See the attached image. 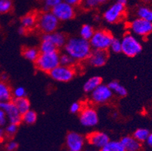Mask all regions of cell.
<instances>
[{
    "instance_id": "6da1fadb",
    "label": "cell",
    "mask_w": 152,
    "mask_h": 151,
    "mask_svg": "<svg viewBox=\"0 0 152 151\" xmlns=\"http://www.w3.org/2000/svg\"><path fill=\"white\" fill-rule=\"evenodd\" d=\"M64 48L66 54L70 55L75 61L88 60L92 52L89 41L80 36L68 39Z\"/></svg>"
},
{
    "instance_id": "7a4b0ae2",
    "label": "cell",
    "mask_w": 152,
    "mask_h": 151,
    "mask_svg": "<svg viewBox=\"0 0 152 151\" xmlns=\"http://www.w3.org/2000/svg\"><path fill=\"white\" fill-rule=\"evenodd\" d=\"M60 55L58 51L49 53H40L35 61L37 68L43 73H49L60 65Z\"/></svg>"
},
{
    "instance_id": "3957f363",
    "label": "cell",
    "mask_w": 152,
    "mask_h": 151,
    "mask_svg": "<svg viewBox=\"0 0 152 151\" xmlns=\"http://www.w3.org/2000/svg\"><path fill=\"white\" fill-rule=\"evenodd\" d=\"M121 41V52L126 56L133 58L142 51V45L139 39L131 33H126Z\"/></svg>"
},
{
    "instance_id": "277c9868",
    "label": "cell",
    "mask_w": 152,
    "mask_h": 151,
    "mask_svg": "<svg viewBox=\"0 0 152 151\" xmlns=\"http://www.w3.org/2000/svg\"><path fill=\"white\" fill-rule=\"evenodd\" d=\"M114 37L110 31L107 30H99L95 31L93 36L89 40L93 50L107 51L110 48L112 40Z\"/></svg>"
},
{
    "instance_id": "5b68a950",
    "label": "cell",
    "mask_w": 152,
    "mask_h": 151,
    "mask_svg": "<svg viewBox=\"0 0 152 151\" xmlns=\"http://www.w3.org/2000/svg\"><path fill=\"white\" fill-rule=\"evenodd\" d=\"M58 26L59 20L52 12L47 11L37 17V27L44 34L55 32Z\"/></svg>"
},
{
    "instance_id": "8992f818",
    "label": "cell",
    "mask_w": 152,
    "mask_h": 151,
    "mask_svg": "<svg viewBox=\"0 0 152 151\" xmlns=\"http://www.w3.org/2000/svg\"><path fill=\"white\" fill-rule=\"evenodd\" d=\"M129 29L135 36L145 38L152 33V22L137 18L129 23Z\"/></svg>"
},
{
    "instance_id": "52a82bcc",
    "label": "cell",
    "mask_w": 152,
    "mask_h": 151,
    "mask_svg": "<svg viewBox=\"0 0 152 151\" xmlns=\"http://www.w3.org/2000/svg\"><path fill=\"white\" fill-rule=\"evenodd\" d=\"M51 78L60 82H67L75 77V69L71 66L59 65L49 73Z\"/></svg>"
},
{
    "instance_id": "ba28073f",
    "label": "cell",
    "mask_w": 152,
    "mask_h": 151,
    "mask_svg": "<svg viewBox=\"0 0 152 151\" xmlns=\"http://www.w3.org/2000/svg\"><path fill=\"white\" fill-rule=\"evenodd\" d=\"M52 12L54 14L59 21H67L73 19L75 17L74 6L62 1L56 6L52 8Z\"/></svg>"
},
{
    "instance_id": "9c48e42d",
    "label": "cell",
    "mask_w": 152,
    "mask_h": 151,
    "mask_svg": "<svg viewBox=\"0 0 152 151\" xmlns=\"http://www.w3.org/2000/svg\"><path fill=\"white\" fill-rule=\"evenodd\" d=\"M114 93L107 85H99L90 94V98L92 103L95 104H104L110 101Z\"/></svg>"
},
{
    "instance_id": "30bf717a",
    "label": "cell",
    "mask_w": 152,
    "mask_h": 151,
    "mask_svg": "<svg viewBox=\"0 0 152 151\" xmlns=\"http://www.w3.org/2000/svg\"><path fill=\"white\" fill-rule=\"evenodd\" d=\"M125 11L126 6L116 2L104 12L103 18L109 23H117L123 18Z\"/></svg>"
},
{
    "instance_id": "8fae6325",
    "label": "cell",
    "mask_w": 152,
    "mask_h": 151,
    "mask_svg": "<svg viewBox=\"0 0 152 151\" xmlns=\"http://www.w3.org/2000/svg\"><path fill=\"white\" fill-rule=\"evenodd\" d=\"M80 122L82 125L87 128L97 125L99 123V115L96 110L92 107H83L80 113Z\"/></svg>"
},
{
    "instance_id": "7c38bea8",
    "label": "cell",
    "mask_w": 152,
    "mask_h": 151,
    "mask_svg": "<svg viewBox=\"0 0 152 151\" xmlns=\"http://www.w3.org/2000/svg\"><path fill=\"white\" fill-rule=\"evenodd\" d=\"M0 108L5 112L7 116V120L9 123L20 125L22 122V115L18 111V108L15 106L14 101L0 102Z\"/></svg>"
},
{
    "instance_id": "4fadbf2b",
    "label": "cell",
    "mask_w": 152,
    "mask_h": 151,
    "mask_svg": "<svg viewBox=\"0 0 152 151\" xmlns=\"http://www.w3.org/2000/svg\"><path fill=\"white\" fill-rule=\"evenodd\" d=\"M86 139L81 134L76 131H70L65 138V144L70 151H83Z\"/></svg>"
},
{
    "instance_id": "5bb4252c",
    "label": "cell",
    "mask_w": 152,
    "mask_h": 151,
    "mask_svg": "<svg viewBox=\"0 0 152 151\" xmlns=\"http://www.w3.org/2000/svg\"><path fill=\"white\" fill-rule=\"evenodd\" d=\"M86 141L91 146L101 150L110 141L108 135L103 131H92L87 135Z\"/></svg>"
},
{
    "instance_id": "9a60e30c",
    "label": "cell",
    "mask_w": 152,
    "mask_h": 151,
    "mask_svg": "<svg viewBox=\"0 0 152 151\" xmlns=\"http://www.w3.org/2000/svg\"><path fill=\"white\" fill-rule=\"evenodd\" d=\"M107 59H108V53L107 51L93 50L87 61L90 66L101 67L105 65Z\"/></svg>"
},
{
    "instance_id": "2e32d148",
    "label": "cell",
    "mask_w": 152,
    "mask_h": 151,
    "mask_svg": "<svg viewBox=\"0 0 152 151\" xmlns=\"http://www.w3.org/2000/svg\"><path fill=\"white\" fill-rule=\"evenodd\" d=\"M42 39L50 41L51 42H52L56 46L57 48L64 46L67 40V38H66V36L64 33L57 31L53 32L52 33L44 34L43 36H42Z\"/></svg>"
},
{
    "instance_id": "e0dca14e",
    "label": "cell",
    "mask_w": 152,
    "mask_h": 151,
    "mask_svg": "<svg viewBox=\"0 0 152 151\" xmlns=\"http://www.w3.org/2000/svg\"><path fill=\"white\" fill-rule=\"evenodd\" d=\"M121 142L126 151H141L142 150V143L133 136L127 135L123 137L121 139Z\"/></svg>"
},
{
    "instance_id": "ac0fdd59",
    "label": "cell",
    "mask_w": 152,
    "mask_h": 151,
    "mask_svg": "<svg viewBox=\"0 0 152 151\" xmlns=\"http://www.w3.org/2000/svg\"><path fill=\"white\" fill-rule=\"evenodd\" d=\"M37 17L34 13H29L25 15L20 19L21 26L27 31L34 30L37 25Z\"/></svg>"
},
{
    "instance_id": "d6986e66",
    "label": "cell",
    "mask_w": 152,
    "mask_h": 151,
    "mask_svg": "<svg viewBox=\"0 0 152 151\" xmlns=\"http://www.w3.org/2000/svg\"><path fill=\"white\" fill-rule=\"evenodd\" d=\"M102 84V79L100 77L95 76L87 80L83 85V89L87 93H91L92 91Z\"/></svg>"
},
{
    "instance_id": "ffe728a7",
    "label": "cell",
    "mask_w": 152,
    "mask_h": 151,
    "mask_svg": "<svg viewBox=\"0 0 152 151\" xmlns=\"http://www.w3.org/2000/svg\"><path fill=\"white\" fill-rule=\"evenodd\" d=\"M12 98V91L6 82L0 80V102L9 101Z\"/></svg>"
},
{
    "instance_id": "44dd1931",
    "label": "cell",
    "mask_w": 152,
    "mask_h": 151,
    "mask_svg": "<svg viewBox=\"0 0 152 151\" xmlns=\"http://www.w3.org/2000/svg\"><path fill=\"white\" fill-rule=\"evenodd\" d=\"M14 103L18 108V111L23 115L30 110V102L26 97L21 98H17L14 100Z\"/></svg>"
},
{
    "instance_id": "7402d4cb",
    "label": "cell",
    "mask_w": 152,
    "mask_h": 151,
    "mask_svg": "<svg viewBox=\"0 0 152 151\" xmlns=\"http://www.w3.org/2000/svg\"><path fill=\"white\" fill-rule=\"evenodd\" d=\"M39 54H40L39 50L37 49L36 48H32V47L24 48L22 51V55L23 58H25L26 60L32 62H35L37 60Z\"/></svg>"
},
{
    "instance_id": "603a6c76",
    "label": "cell",
    "mask_w": 152,
    "mask_h": 151,
    "mask_svg": "<svg viewBox=\"0 0 152 151\" xmlns=\"http://www.w3.org/2000/svg\"><path fill=\"white\" fill-rule=\"evenodd\" d=\"M108 87L111 90L113 93H115L116 95L120 97H125L127 95L126 88L122 85L121 83L117 81H112L109 83Z\"/></svg>"
},
{
    "instance_id": "cb8c5ba5",
    "label": "cell",
    "mask_w": 152,
    "mask_h": 151,
    "mask_svg": "<svg viewBox=\"0 0 152 151\" xmlns=\"http://www.w3.org/2000/svg\"><path fill=\"white\" fill-rule=\"evenodd\" d=\"M101 151H126L121 141H109L108 143L101 149Z\"/></svg>"
},
{
    "instance_id": "d4e9b609",
    "label": "cell",
    "mask_w": 152,
    "mask_h": 151,
    "mask_svg": "<svg viewBox=\"0 0 152 151\" xmlns=\"http://www.w3.org/2000/svg\"><path fill=\"white\" fill-rule=\"evenodd\" d=\"M94 33H95V30L92 26H91L90 24H84L83 25L80 30V36L81 38L89 41L93 36Z\"/></svg>"
},
{
    "instance_id": "484cf974",
    "label": "cell",
    "mask_w": 152,
    "mask_h": 151,
    "mask_svg": "<svg viewBox=\"0 0 152 151\" xmlns=\"http://www.w3.org/2000/svg\"><path fill=\"white\" fill-rule=\"evenodd\" d=\"M138 18L152 22V9L146 6H142L137 10Z\"/></svg>"
},
{
    "instance_id": "4316f807",
    "label": "cell",
    "mask_w": 152,
    "mask_h": 151,
    "mask_svg": "<svg viewBox=\"0 0 152 151\" xmlns=\"http://www.w3.org/2000/svg\"><path fill=\"white\" fill-rule=\"evenodd\" d=\"M150 131L147 128H138V129L135 130L134 131L132 136L135 138V139L139 141L141 143H143V142H146L148 138L149 135H150Z\"/></svg>"
},
{
    "instance_id": "83f0119b",
    "label": "cell",
    "mask_w": 152,
    "mask_h": 151,
    "mask_svg": "<svg viewBox=\"0 0 152 151\" xmlns=\"http://www.w3.org/2000/svg\"><path fill=\"white\" fill-rule=\"evenodd\" d=\"M55 51H58V48L52 42H51L49 40L42 39L40 47H39L40 53H49V52H53Z\"/></svg>"
},
{
    "instance_id": "f1b7e54d",
    "label": "cell",
    "mask_w": 152,
    "mask_h": 151,
    "mask_svg": "<svg viewBox=\"0 0 152 151\" xmlns=\"http://www.w3.org/2000/svg\"><path fill=\"white\" fill-rule=\"evenodd\" d=\"M37 114L34 110L30 109L25 113L22 115V122L27 125H33L37 122Z\"/></svg>"
},
{
    "instance_id": "f546056e",
    "label": "cell",
    "mask_w": 152,
    "mask_h": 151,
    "mask_svg": "<svg viewBox=\"0 0 152 151\" xmlns=\"http://www.w3.org/2000/svg\"><path fill=\"white\" fill-rule=\"evenodd\" d=\"M107 0H83V6L86 9H92L103 5Z\"/></svg>"
},
{
    "instance_id": "4dcf8cb0",
    "label": "cell",
    "mask_w": 152,
    "mask_h": 151,
    "mask_svg": "<svg viewBox=\"0 0 152 151\" xmlns=\"http://www.w3.org/2000/svg\"><path fill=\"white\" fill-rule=\"evenodd\" d=\"M18 130V125L13 124V123H9L5 127V135L9 138H12L14 135L17 133Z\"/></svg>"
},
{
    "instance_id": "1f68e13d",
    "label": "cell",
    "mask_w": 152,
    "mask_h": 151,
    "mask_svg": "<svg viewBox=\"0 0 152 151\" xmlns=\"http://www.w3.org/2000/svg\"><path fill=\"white\" fill-rule=\"evenodd\" d=\"M12 8L11 0H0V14H5L10 12Z\"/></svg>"
},
{
    "instance_id": "d6a6232c",
    "label": "cell",
    "mask_w": 152,
    "mask_h": 151,
    "mask_svg": "<svg viewBox=\"0 0 152 151\" xmlns=\"http://www.w3.org/2000/svg\"><path fill=\"white\" fill-rule=\"evenodd\" d=\"M75 61L67 54H63L60 55V64L64 66H73Z\"/></svg>"
},
{
    "instance_id": "836d02e7",
    "label": "cell",
    "mask_w": 152,
    "mask_h": 151,
    "mask_svg": "<svg viewBox=\"0 0 152 151\" xmlns=\"http://www.w3.org/2000/svg\"><path fill=\"white\" fill-rule=\"evenodd\" d=\"M26 95H27V91H26L25 88L22 86L17 87L12 91V97L15 99L24 98L26 97Z\"/></svg>"
},
{
    "instance_id": "e575fe53",
    "label": "cell",
    "mask_w": 152,
    "mask_h": 151,
    "mask_svg": "<svg viewBox=\"0 0 152 151\" xmlns=\"http://www.w3.org/2000/svg\"><path fill=\"white\" fill-rule=\"evenodd\" d=\"M109 49L111 50L112 52H114V53H120V52H121L122 47H121V40L117 38H114V39L112 40Z\"/></svg>"
},
{
    "instance_id": "d590c367",
    "label": "cell",
    "mask_w": 152,
    "mask_h": 151,
    "mask_svg": "<svg viewBox=\"0 0 152 151\" xmlns=\"http://www.w3.org/2000/svg\"><path fill=\"white\" fill-rule=\"evenodd\" d=\"M83 108V106L82 104L80 102H74L70 105V111L73 114H77V113H80Z\"/></svg>"
},
{
    "instance_id": "8d00e7d4",
    "label": "cell",
    "mask_w": 152,
    "mask_h": 151,
    "mask_svg": "<svg viewBox=\"0 0 152 151\" xmlns=\"http://www.w3.org/2000/svg\"><path fill=\"white\" fill-rule=\"evenodd\" d=\"M18 148V144L15 141H9L5 145L6 151H16Z\"/></svg>"
},
{
    "instance_id": "74e56055",
    "label": "cell",
    "mask_w": 152,
    "mask_h": 151,
    "mask_svg": "<svg viewBox=\"0 0 152 151\" xmlns=\"http://www.w3.org/2000/svg\"><path fill=\"white\" fill-rule=\"evenodd\" d=\"M63 0H45V8H48V10L49 9H52V8L56 6L58 4H59Z\"/></svg>"
},
{
    "instance_id": "f35d334b",
    "label": "cell",
    "mask_w": 152,
    "mask_h": 151,
    "mask_svg": "<svg viewBox=\"0 0 152 151\" xmlns=\"http://www.w3.org/2000/svg\"><path fill=\"white\" fill-rule=\"evenodd\" d=\"M8 120H7V116L5 115V112L0 108V127H3L6 125Z\"/></svg>"
},
{
    "instance_id": "ab89813d",
    "label": "cell",
    "mask_w": 152,
    "mask_h": 151,
    "mask_svg": "<svg viewBox=\"0 0 152 151\" xmlns=\"http://www.w3.org/2000/svg\"><path fill=\"white\" fill-rule=\"evenodd\" d=\"M63 1L73 5V6H75V5H78L82 3L83 0H63Z\"/></svg>"
},
{
    "instance_id": "60d3db41",
    "label": "cell",
    "mask_w": 152,
    "mask_h": 151,
    "mask_svg": "<svg viewBox=\"0 0 152 151\" xmlns=\"http://www.w3.org/2000/svg\"><path fill=\"white\" fill-rule=\"evenodd\" d=\"M18 33L20 34V35H24V34H26V33L28 31H27L24 27L20 26V27L18 28Z\"/></svg>"
},
{
    "instance_id": "b9f144b4",
    "label": "cell",
    "mask_w": 152,
    "mask_h": 151,
    "mask_svg": "<svg viewBox=\"0 0 152 151\" xmlns=\"http://www.w3.org/2000/svg\"><path fill=\"white\" fill-rule=\"evenodd\" d=\"M5 135V131H4L2 127H0V143H2V141H3Z\"/></svg>"
},
{
    "instance_id": "7bdbcfd3",
    "label": "cell",
    "mask_w": 152,
    "mask_h": 151,
    "mask_svg": "<svg viewBox=\"0 0 152 151\" xmlns=\"http://www.w3.org/2000/svg\"><path fill=\"white\" fill-rule=\"evenodd\" d=\"M146 144L149 147H152V133H150V135H149L147 141H146Z\"/></svg>"
},
{
    "instance_id": "ee69618b",
    "label": "cell",
    "mask_w": 152,
    "mask_h": 151,
    "mask_svg": "<svg viewBox=\"0 0 152 151\" xmlns=\"http://www.w3.org/2000/svg\"><path fill=\"white\" fill-rule=\"evenodd\" d=\"M0 80L2 82H6L8 80V76L6 74H2L0 76Z\"/></svg>"
},
{
    "instance_id": "f6af8a7d",
    "label": "cell",
    "mask_w": 152,
    "mask_h": 151,
    "mask_svg": "<svg viewBox=\"0 0 152 151\" xmlns=\"http://www.w3.org/2000/svg\"><path fill=\"white\" fill-rule=\"evenodd\" d=\"M117 2L126 6L127 5V3H128V0H117Z\"/></svg>"
},
{
    "instance_id": "bcb514c9",
    "label": "cell",
    "mask_w": 152,
    "mask_h": 151,
    "mask_svg": "<svg viewBox=\"0 0 152 151\" xmlns=\"http://www.w3.org/2000/svg\"><path fill=\"white\" fill-rule=\"evenodd\" d=\"M86 151H101V150H86Z\"/></svg>"
},
{
    "instance_id": "7dc6e473",
    "label": "cell",
    "mask_w": 152,
    "mask_h": 151,
    "mask_svg": "<svg viewBox=\"0 0 152 151\" xmlns=\"http://www.w3.org/2000/svg\"><path fill=\"white\" fill-rule=\"evenodd\" d=\"M67 151H70V150H67Z\"/></svg>"
}]
</instances>
